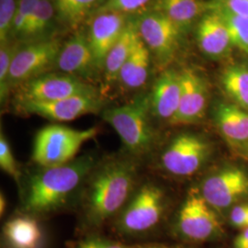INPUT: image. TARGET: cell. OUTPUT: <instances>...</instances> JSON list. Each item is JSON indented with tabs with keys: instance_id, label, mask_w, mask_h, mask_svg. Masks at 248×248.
<instances>
[{
	"instance_id": "6da1fadb",
	"label": "cell",
	"mask_w": 248,
	"mask_h": 248,
	"mask_svg": "<svg viewBox=\"0 0 248 248\" xmlns=\"http://www.w3.org/2000/svg\"><path fill=\"white\" fill-rule=\"evenodd\" d=\"M137 175L136 162L129 158L108 161L94 171L84 200L89 225L100 226L123 211L132 198Z\"/></svg>"
},
{
	"instance_id": "8fae6325",
	"label": "cell",
	"mask_w": 248,
	"mask_h": 248,
	"mask_svg": "<svg viewBox=\"0 0 248 248\" xmlns=\"http://www.w3.org/2000/svg\"><path fill=\"white\" fill-rule=\"evenodd\" d=\"M201 193L213 209L228 208L248 195V175L237 168L222 169L204 180Z\"/></svg>"
},
{
	"instance_id": "4dcf8cb0",
	"label": "cell",
	"mask_w": 248,
	"mask_h": 248,
	"mask_svg": "<svg viewBox=\"0 0 248 248\" xmlns=\"http://www.w3.org/2000/svg\"><path fill=\"white\" fill-rule=\"evenodd\" d=\"M150 0H108L98 9V12H118L122 14L133 12L142 8Z\"/></svg>"
},
{
	"instance_id": "cb8c5ba5",
	"label": "cell",
	"mask_w": 248,
	"mask_h": 248,
	"mask_svg": "<svg viewBox=\"0 0 248 248\" xmlns=\"http://www.w3.org/2000/svg\"><path fill=\"white\" fill-rule=\"evenodd\" d=\"M58 17L70 27H78L87 18L98 0H52Z\"/></svg>"
},
{
	"instance_id": "ba28073f",
	"label": "cell",
	"mask_w": 248,
	"mask_h": 248,
	"mask_svg": "<svg viewBox=\"0 0 248 248\" xmlns=\"http://www.w3.org/2000/svg\"><path fill=\"white\" fill-rule=\"evenodd\" d=\"M210 155V145L202 137L184 133L176 137L161 156V165L170 174L188 177L204 165Z\"/></svg>"
},
{
	"instance_id": "e575fe53",
	"label": "cell",
	"mask_w": 248,
	"mask_h": 248,
	"mask_svg": "<svg viewBox=\"0 0 248 248\" xmlns=\"http://www.w3.org/2000/svg\"><path fill=\"white\" fill-rule=\"evenodd\" d=\"M233 248H248V227L243 229L233 241Z\"/></svg>"
},
{
	"instance_id": "8992f818",
	"label": "cell",
	"mask_w": 248,
	"mask_h": 248,
	"mask_svg": "<svg viewBox=\"0 0 248 248\" xmlns=\"http://www.w3.org/2000/svg\"><path fill=\"white\" fill-rule=\"evenodd\" d=\"M98 94L97 90L75 76L44 74L18 86V102H51L81 95Z\"/></svg>"
},
{
	"instance_id": "2e32d148",
	"label": "cell",
	"mask_w": 248,
	"mask_h": 248,
	"mask_svg": "<svg viewBox=\"0 0 248 248\" xmlns=\"http://www.w3.org/2000/svg\"><path fill=\"white\" fill-rule=\"evenodd\" d=\"M55 64L63 74L77 78H88L98 71L89 39L80 33L63 45Z\"/></svg>"
},
{
	"instance_id": "44dd1931",
	"label": "cell",
	"mask_w": 248,
	"mask_h": 248,
	"mask_svg": "<svg viewBox=\"0 0 248 248\" xmlns=\"http://www.w3.org/2000/svg\"><path fill=\"white\" fill-rule=\"evenodd\" d=\"M150 50L140 39L119 75V81L127 89L142 87L148 78L150 66Z\"/></svg>"
},
{
	"instance_id": "484cf974",
	"label": "cell",
	"mask_w": 248,
	"mask_h": 248,
	"mask_svg": "<svg viewBox=\"0 0 248 248\" xmlns=\"http://www.w3.org/2000/svg\"><path fill=\"white\" fill-rule=\"evenodd\" d=\"M54 9L52 0H39L22 38H33L46 31L52 22Z\"/></svg>"
},
{
	"instance_id": "d6a6232c",
	"label": "cell",
	"mask_w": 248,
	"mask_h": 248,
	"mask_svg": "<svg viewBox=\"0 0 248 248\" xmlns=\"http://www.w3.org/2000/svg\"><path fill=\"white\" fill-rule=\"evenodd\" d=\"M215 4L234 15L248 18V0H217Z\"/></svg>"
},
{
	"instance_id": "1f68e13d",
	"label": "cell",
	"mask_w": 248,
	"mask_h": 248,
	"mask_svg": "<svg viewBox=\"0 0 248 248\" xmlns=\"http://www.w3.org/2000/svg\"><path fill=\"white\" fill-rule=\"evenodd\" d=\"M74 248H134V246H127L121 242L101 236H89L78 241Z\"/></svg>"
},
{
	"instance_id": "7402d4cb",
	"label": "cell",
	"mask_w": 248,
	"mask_h": 248,
	"mask_svg": "<svg viewBox=\"0 0 248 248\" xmlns=\"http://www.w3.org/2000/svg\"><path fill=\"white\" fill-rule=\"evenodd\" d=\"M161 9L181 30L190 25L202 14L211 10L212 5H207L200 0H162Z\"/></svg>"
},
{
	"instance_id": "5bb4252c",
	"label": "cell",
	"mask_w": 248,
	"mask_h": 248,
	"mask_svg": "<svg viewBox=\"0 0 248 248\" xmlns=\"http://www.w3.org/2000/svg\"><path fill=\"white\" fill-rule=\"evenodd\" d=\"M125 16L118 12H99L89 29V45L98 70H103L107 55L126 26Z\"/></svg>"
},
{
	"instance_id": "277c9868",
	"label": "cell",
	"mask_w": 248,
	"mask_h": 248,
	"mask_svg": "<svg viewBox=\"0 0 248 248\" xmlns=\"http://www.w3.org/2000/svg\"><path fill=\"white\" fill-rule=\"evenodd\" d=\"M98 133L97 127L76 130L61 124H51L36 134L32 160L42 168H53L75 160L83 144L94 139Z\"/></svg>"
},
{
	"instance_id": "e0dca14e",
	"label": "cell",
	"mask_w": 248,
	"mask_h": 248,
	"mask_svg": "<svg viewBox=\"0 0 248 248\" xmlns=\"http://www.w3.org/2000/svg\"><path fill=\"white\" fill-rule=\"evenodd\" d=\"M182 91L181 73L168 70L156 80L150 96L155 115L169 123L177 114Z\"/></svg>"
},
{
	"instance_id": "836d02e7",
	"label": "cell",
	"mask_w": 248,
	"mask_h": 248,
	"mask_svg": "<svg viewBox=\"0 0 248 248\" xmlns=\"http://www.w3.org/2000/svg\"><path fill=\"white\" fill-rule=\"evenodd\" d=\"M230 222L232 226L245 229L248 227V205L241 204L235 206L230 214Z\"/></svg>"
},
{
	"instance_id": "f546056e",
	"label": "cell",
	"mask_w": 248,
	"mask_h": 248,
	"mask_svg": "<svg viewBox=\"0 0 248 248\" xmlns=\"http://www.w3.org/2000/svg\"><path fill=\"white\" fill-rule=\"evenodd\" d=\"M0 167L2 171L19 183L20 171L9 142L3 133L0 136Z\"/></svg>"
},
{
	"instance_id": "ac0fdd59",
	"label": "cell",
	"mask_w": 248,
	"mask_h": 248,
	"mask_svg": "<svg viewBox=\"0 0 248 248\" xmlns=\"http://www.w3.org/2000/svg\"><path fill=\"white\" fill-rule=\"evenodd\" d=\"M3 238L8 248H43L45 234L32 216L19 215L5 223Z\"/></svg>"
},
{
	"instance_id": "5b68a950",
	"label": "cell",
	"mask_w": 248,
	"mask_h": 248,
	"mask_svg": "<svg viewBox=\"0 0 248 248\" xmlns=\"http://www.w3.org/2000/svg\"><path fill=\"white\" fill-rule=\"evenodd\" d=\"M125 205L116 222V229L127 235L149 232L159 223L165 210V194L154 184L142 185Z\"/></svg>"
},
{
	"instance_id": "ffe728a7",
	"label": "cell",
	"mask_w": 248,
	"mask_h": 248,
	"mask_svg": "<svg viewBox=\"0 0 248 248\" xmlns=\"http://www.w3.org/2000/svg\"><path fill=\"white\" fill-rule=\"evenodd\" d=\"M215 119L222 135L232 143L248 142V110L233 104L222 103Z\"/></svg>"
},
{
	"instance_id": "7c38bea8",
	"label": "cell",
	"mask_w": 248,
	"mask_h": 248,
	"mask_svg": "<svg viewBox=\"0 0 248 248\" xmlns=\"http://www.w3.org/2000/svg\"><path fill=\"white\" fill-rule=\"evenodd\" d=\"M138 31L142 42L161 61L167 62L176 52L180 28L163 12L152 13L140 20Z\"/></svg>"
},
{
	"instance_id": "52a82bcc",
	"label": "cell",
	"mask_w": 248,
	"mask_h": 248,
	"mask_svg": "<svg viewBox=\"0 0 248 248\" xmlns=\"http://www.w3.org/2000/svg\"><path fill=\"white\" fill-rule=\"evenodd\" d=\"M177 230L183 238L192 242L213 239L222 232L214 209L198 189H191L186 196L177 216Z\"/></svg>"
},
{
	"instance_id": "4fadbf2b",
	"label": "cell",
	"mask_w": 248,
	"mask_h": 248,
	"mask_svg": "<svg viewBox=\"0 0 248 248\" xmlns=\"http://www.w3.org/2000/svg\"><path fill=\"white\" fill-rule=\"evenodd\" d=\"M182 91L172 125L196 124L203 118L208 103V88L203 78L191 69L181 73Z\"/></svg>"
},
{
	"instance_id": "9a60e30c",
	"label": "cell",
	"mask_w": 248,
	"mask_h": 248,
	"mask_svg": "<svg viewBox=\"0 0 248 248\" xmlns=\"http://www.w3.org/2000/svg\"><path fill=\"white\" fill-rule=\"evenodd\" d=\"M197 40L202 52L212 58L226 56L233 46L228 27L220 12L213 6L198 25Z\"/></svg>"
},
{
	"instance_id": "30bf717a",
	"label": "cell",
	"mask_w": 248,
	"mask_h": 248,
	"mask_svg": "<svg viewBox=\"0 0 248 248\" xmlns=\"http://www.w3.org/2000/svg\"><path fill=\"white\" fill-rule=\"evenodd\" d=\"M21 110L53 122H71L100 110L103 102L98 94L81 95L51 102H18Z\"/></svg>"
},
{
	"instance_id": "8d00e7d4",
	"label": "cell",
	"mask_w": 248,
	"mask_h": 248,
	"mask_svg": "<svg viewBox=\"0 0 248 248\" xmlns=\"http://www.w3.org/2000/svg\"><path fill=\"white\" fill-rule=\"evenodd\" d=\"M6 208H7V201L6 198L3 193L0 194V214L1 216L6 212Z\"/></svg>"
},
{
	"instance_id": "d6986e66",
	"label": "cell",
	"mask_w": 248,
	"mask_h": 248,
	"mask_svg": "<svg viewBox=\"0 0 248 248\" xmlns=\"http://www.w3.org/2000/svg\"><path fill=\"white\" fill-rule=\"evenodd\" d=\"M140 39L138 28L132 23H127L122 35L107 55L103 68L106 83L119 79L120 72Z\"/></svg>"
},
{
	"instance_id": "3957f363",
	"label": "cell",
	"mask_w": 248,
	"mask_h": 248,
	"mask_svg": "<svg viewBox=\"0 0 248 248\" xmlns=\"http://www.w3.org/2000/svg\"><path fill=\"white\" fill-rule=\"evenodd\" d=\"M151 111L150 97L142 95L103 113L104 121L115 130L125 149L133 156H144L154 146L155 135L151 124Z\"/></svg>"
},
{
	"instance_id": "603a6c76",
	"label": "cell",
	"mask_w": 248,
	"mask_h": 248,
	"mask_svg": "<svg viewBox=\"0 0 248 248\" xmlns=\"http://www.w3.org/2000/svg\"><path fill=\"white\" fill-rule=\"evenodd\" d=\"M222 84L225 92L237 106L248 110V67L234 64L222 73Z\"/></svg>"
},
{
	"instance_id": "7a4b0ae2",
	"label": "cell",
	"mask_w": 248,
	"mask_h": 248,
	"mask_svg": "<svg viewBox=\"0 0 248 248\" xmlns=\"http://www.w3.org/2000/svg\"><path fill=\"white\" fill-rule=\"evenodd\" d=\"M93 156L85 155L70 163L53 168H43L31 177L28 184L24 211L48 213L61 208L95 169Z\"/></svg>"
},
{
	"instance_id": "83f0119b",
	"label": "cell",
	"mask_w": 248,
	"mask_h": 248,
	"mask_svg": "<svg viewBox=\"0 0 248 248\" xmlns=\"http://www.w3.org/2000/svg\"><path fill=\"white\" fill-rule=\"evenodd\" d=\"M39 0H19L13 22L11 36L22 38L30 18L31 17Z\"/></svg>"
},
{
	"instance_id": "f1b7e54d",
	"label": "cell",
	"mask_w": 248,
	"mask_h": 248,
	"mask_svg": "<svg viewBox=\"0 0 248 248\" xmlns=\"http://www.w3.org/2000/svg\"><path fill=\"white\" fill-rule=\"evenodd\" d=\"M18 5L15 0H0V43L9 42Z\"/></svg>"
},
{
	"instance_id": "d4e9b609",
	"label": "cell",
	"mask_w": 248,
	"mask_h": 248,
	"mask_svg": "<svg viewBox=\"0 0 248 248\" xmlns=\"http://www.w3.org/2000/svg\"><path fill=\"white\" fill-rule=\"evenodd\" d=\"M212 6L220 12L228 27L232 45L248 54V18L234 15L215 3Z\"/></svg>"
},
{
	"instance_id": "4316f807",
	"label": "cell",
	"mask_w": 248,
	"mask_h": 248,
	"mask_svg": "<svg viewBox=\"0 0 248 248\" xmlns=\"http://www.w3.org/2000/svg\"><path fill=\"white\" fill-rule=\"evenodd\" d=\"M18 47L16 45L9 44L1 45L0 49V98L1 102L5 100L9 96V73L11 63L16 53L18 52Z\"/></svg>"
},
{
	"instance_id": "d590c367",
	"label": "cell",
	"mask_w": 248,
	"mask_h": 248,
	"mask_svg": "<svg viewBox=\"0 0 248 248\" xmlns=\"http://www.w3.org/2000/svg\"><path fill=\"white\" fill-rule=\"evenodd\" d=\"M134 248H175L172 247H169L166 245H161V244H146V245H142V246H136Z\"/></svg>"
},
{
	"instance_id": "9c48e42d",
	"label": "cell",
	"mask_w": 248,
	"mask_h": 248,
	"mask_svg": "<svg viewBox=\"0 0 248 248\" xmlns=\"http://www.w3.org/2000/svg\"><path fill=\"white\" fill-rule=\"evenodd\" d=\"M60 51L56 41H43L19 49L11 63L9 89L44 75L56 62Z\"/></svg>"
}]
</instances>
